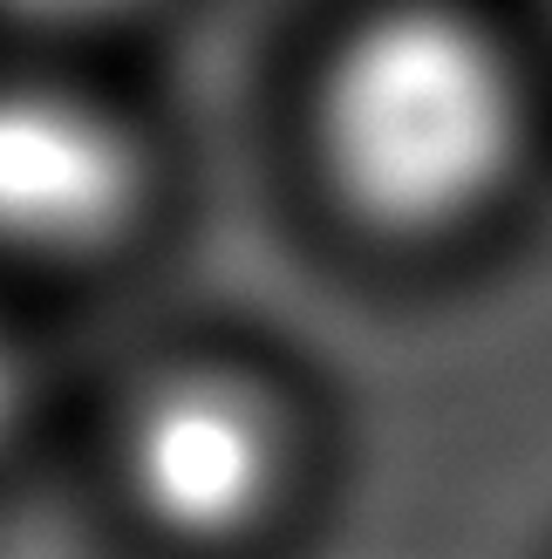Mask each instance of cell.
Listing matches in <instances>:
<instances>
[{
    "label": "cell",
    "mask_w": 552,
    "mask_h": 559,
    "mask_svg": "<svg viewBox=\"0 0 552 559\" xmlns=\"http://www.w3.org/2000/svg\"><path fill=\"white\" fill-rule=\"evenodd\" d=\"M117 478L157 539L226 552L287 512L300 478L293 403L232 361H178L130 389Z\"/></svg>",
    "instance_id": "obj_2"
},
{
    "label": "cell",
    "mask_w": 552,
    "mask_h": 559,
    "mask_svg": "<svg viewBox=\"0 0 552 559\" xmlns=\"http://www.w3.org/2000/svg\"><path fill=\"white\" fill-rule=\"evenodd\" d=\"M0 8L35 27H103V21H123L130 8H144V0H0Z\"/></svg>",
    "instance_id": "obj_4"
},
{
    "label": "cell",
    "mask_w": 552,
    "mask_h": 559,
    "mask_svg": "<svg viewBox=\"0 0 552 559\" xmlns=\"http://www.w3.org/2000/svg\"><path fill=\"white\" fill-rule=\"evenodd\" d=\"M151 151L117 103L55 75H0V253L89 266L144 226Z\"/></svg>",
    "instance_id": "obj_3"
},
{
    "label": "cell",
    "mask_w": 552,
    "mask_h": 559,
    "mask_svg": "<svg viewBox=\"0 0 552 559\" xmlns=\"http://www.w3.org/2000/svg\"><path fill=\"white\" fill-rule=\"evenodd\" d=\"M308 151L321 191L375 239L478 233L532 171V62L464 0H382L314 69Z\"/></svg>",
    "instance_id": "obj_1"
},
{
    "label": "cell",
    "mask_w": 552,
    "mask_h": 559,
    "mask_svg": "<svg viewBox=\"0 0 552 559\" xmlns=\"http://www.w3.org/2000/svg\"><path fill=\"white\" fill-rule=\"evenodd\" d=\"M21 403H27V369H21V342L8 334L0 321V451H8V437L21 424Z\"/></svg>",
    "instance_id": "obj_5"
}]
</instances>
